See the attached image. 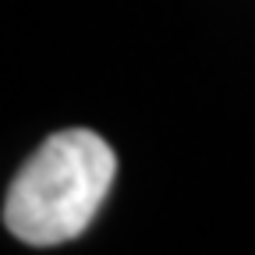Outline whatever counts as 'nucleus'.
Returning a JSON list of instances; mask_svg holds the SVG:
<instances>
[{"label": "nucleus", "instance_id": "nucleus-1", "mask_svg": "<svg viewBox=\"0 0 255 255\" xmlns=\"http://www.w3.org/2000/svg\"><path fill=\"white\" fill-rule=\"evenodd\" d=\"M117 177V156L89 128L50 135L14 174L4 199V227L36 248L75 241L89 231Z\"/></svg>", "mask_w": 255, "mask_h": 255}]
</instances>
